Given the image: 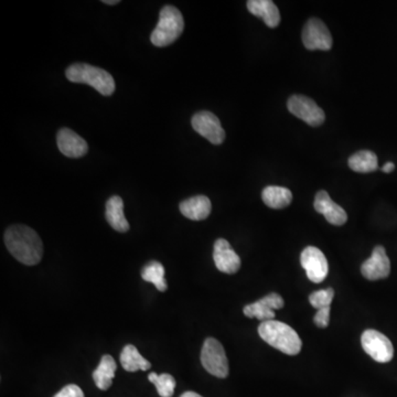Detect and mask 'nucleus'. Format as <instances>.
Returning a JSON list of instances; mask_svg holds the SVG:
<instances>
[{"instance_id":"obj_1","label":"nucleus","mask_w":397,"mask_h":397,"mask_svg":"<svg viewBox=\"0 0 397 397\" xmlns=\"http://www.w3.org/2000/svg\"><path fill=\"white\" fill-rule=\"evenodd\" d=\"M8 251L20 263L34 266L43 258V244L37 232L25 226H12L5 233Z\"/></svg>"},{"instance_id":"obj_2","label":"nucleus","mask_w":397,"mask_h":397,"mask_svg":"<svg viewBox=\"0 0 397 397\" xmlns=\"http://www.w3.org/2000/svg\"><path fill=\"white\" fill-rule=\"evenodd\" d=\"M258 335L266 344L285 354L297 355L302 350V342L298 333L293 328L276 320L259 324Z\"/></svg>"},{"instance_id":"obj_3","label":"nucleus","mask_w":397,"mask_h":397,"mask_svg":"<svg viewBox=\"0 0 397 397\" xmlns=\"http://www.w3.org/2000/svg\"><path fill=\"white\" fill-rule=\"evenodd\" d=\"M67 79L73 83H83L95 88L101 95L110 96L115 91V81L108 71L86 64L75 63L65 71Z\"/></svg>"},{"instance_id":"obj_4","label":"nucleus","mask_w":397,"mask_h":397,"mask_svg":"<svg viewBox=\"0 0 397 397\" xmlns=\"http://www.w3.org/2000/svg\"><path fill=\"white\" fill-rule=\"evenodd\" d=\"M184 28L182 14L173 6H165L159 14L157 27L152 32V43L163 48L175 43Z\"/></svg>"},{"instance_id":"obj_5","label":"nucleus","mask_w":397,"mask_h":397,"mask_svg":"<svg viewBox=\"0 0 397 397\" xmlns=\"http://www.w3.org/2000/svg\"><path fill=\"white\" fill-rule=\"evenodd\" d=\"M201 363L210 374L226 378L228 375V361L220 341L208 338L201 350Z\"/></svg>"},{"instance_id":"obj_6","label":"nucleus","mask_w":397,"mask_h":397,"mask_svg":"<svg viewBox=\"0 0 397 397\" xmlns=\"http://www.w3.org/2000/svg\"><path fill=\"white\" fill-rule=\"evenodd\" d=\"M361 344L368 354L380 363H387L394 357V348L389 339L376 330H365Z\"/></svg>"},{"instance_id":"obj_7","label":"nucleus","mask_w":397,"mask_h":397,"mask_svg":"<svg viewBox=\"0 0 397 397\" xmlns=\"http://www.w3.org/2000/svg\"><path fill=\"white\" fill-rule=\"evenodd\" d=\"M287 108L290 113L307 123L310 126L317 127L324 124L326 115L313 99L304 95H293L288 99Z\"/></svg>"},{"instance_id":"obj_8","label":"nucleus","mask_w":397,"mask_h":397,"mask_svg":"<svg viewBox=\"0 0 397 397\" xmlns=\"http://www.w3.org/2000/svg\"><path fill=\"white\" fill-rule=\"evenodd\" d=\"M302 43L308 50L329 51L333 40L327 25L318 18H311L302 30Z\"/></svg>"},{"instance_id":"obj_9","label":"nucleus","mask_w":397,"mask_h":397,"mask_svg":"<svg viewBox=\"0 0 397 397\" xmlns=\"http://www.w3.org/2000/svg\"><path fill=\"white\" fill-rule=\"evenodd\" d=\"M191 123L193 130L213 145L222 144L226 139V132L220 119L211 112H199L192 117Z\"/></svg>"},{"instance_id":"obj_10","label":"nucleus","mask_w":397,"mask_h":397,"mask_svg":"<svg viewBox=\"0 0 397 397\" xmlns=\"http://www.w3.org/2000/svg\"><path fill=\"white\" fill-rule=\"evenodd\" d=\"M300 263L311 282L319 284L327 277L329 265L324 254L319 248L315 246L304 248L300 256Z\"/></svg>"},{"instance_id":"obj_11","label":"nucleus","mask_w":397,"mask_h":397,"mask_svg":"<svg viewBox=\"0 0 397 397\" xmlns=\"http://www.w3.org/2000/svg\"><path fill=\"white\" fill-rule=\"evenodd\" d=\"M284 304V299L280 295L272 293L264 298L245 306L243 313L248 318H256L262 322H269L275 319V310L282 309Z\"/></svg>"},{"instance_id":"obj_12","label":"nucleus","mask_w":397,"mask_h":397,"mask_svg":"<svg viewBox=\"0 0 397 397\" xmlns=\"http://www.w3.org/2000/svg\"><path fill=\"white\" fill-rule=\"evenodd\" d=\"M361 273L369 280H378L389 277L391 262L383 246H376L372 255L361 266Z\"/></svg>"},{"instance_id":"obj_13","label":"nucleus","mask_w":397,"mask_h":397,"mask_svg":"<svg viewBox=\"0 0 397 397\" xmlns=\"http://www.w3.org/2000/svg\"><path fill=\"white\" fill-rule=\"evenodd\" d=\"M213 259L219 271L226 274H235L241 268V258L234 251L230 243L224 239H219L215 243Z\"/></svg>"},{"instance_id":"obj_14","label":"nucleus","mask_w":397,"mask_h":397,"mask_svg":"<svg viewBox=\"0 0 397 397\" xmlns=\"http://www.w3.org/2000/svg\"><path fill=\"white\" fill-rule=\"evenodd\" d=\"M313 206L315 211L324 215L326 220L333 226H344V223L347 222V212L344 211V208L333 202L328 192L324 190L317 193Z\"/></svg>"},{"instance_id":"obj_15","label":"nucleus","mask_w":397,"mask_h":397,"mask_svg":"<svg viewBox=\"0 0 397 397\" xmlns=\"http://www.w3.org/2000/svg\"><path fill=\"white\" fill-rule=\"evenodd\" d=\"M57 144L60 152L69 158H80L86 155L88 143L70 128L60 130L57 135Z\"/></svg>"},{"instance_id":"obj_16","label":"nucleus","mask_w":397,"mask_h":397,"mask_svg":"<svg viewBox=\"0 0 397 397\" xmlns=\"http://www.w3.org/2000/svg\"><path fill=\"white\" fill-rule=\"evenodd\" d=\"M180 212L187 219L193 221L206 220L211 213V201L206 195H197L180 203Z\"/></svg>"},{"instance_id":"obj_17","label":"nucleus","mask_w":397,"mask_h":397,"mask_svg":"<svg viewBox=\"0 0 397 397\" xmlns=\"http://www.w3.org/2000/svg\"><path fill=\"white\" fill-rule=\"evenodd\" d=\"M248 9L254 16L262 18L269 28H276L280 23L278 8L272 0H250Z\"/></svg>"},{"instance_id":"obj_18","label":"nucleus","mask_w":397,"mask_h":397,"mask_svg":"<svg viewBox=\"0 0 397 397\" xmlns=\"http://www.w3.org/2000/svg\"><path fill=\"white\" fill-rule=\"evenodd\" d=\"M105 217H106L108 224L115 231L125 233L130 230V224H128V221L126 220L124 215V202L119 195H114L108 199V203H106Z\"/></svg>"},{"instance_id":"obj_19","label":"nucleus","mask_w":397,"mask_h":397,"mask_svg":"<svg viewBox=\"0 0 397 397\" xmlns=\"http://www.w3.org/2000/svg\"><path fill=\"white\" fill-rule=\"evenodd\" d=\"M116 369L117 364L113 357L106 354L101 359L99 366L93 373L94 382L99 389L106 391L110 389L113 384V378H115Z\"/></svg>"},{"instance_id":"obj_20","label":"nucleus","mask_w":397,"mask_h":397,"mask_svg":"<svg viewBox=\"0 0 397 397\" xmlns=\"http://www.w3.org/2000/svg\"><path fill=\"white\" fill-rule=\"evenodd\" d=\"M262 199L272 208H284L293 201V193L284 187H266L262 192Z\"/></svg>"},{"instance_id":"obj_21","label":"nucleus","mask_w":397,"mask_h":397,"mask_svg":"<svg viewBox=\"0 0 397 397\" xmlns=\"http://www.w3.org/2000/svg\"><path fill=\"white\" fill-rule=\"evenodd\" d=\"M121 364L128 372H136L139 370L147 371L152 368L150 362L139 353V350L132 344H127L121 353Z\"/></svg>"},{"instance_id":"obj_22","label":"nucleus","mask_w":397,"mask_h":397,"mask_svg":"<svg viewBox=\"0 0 397 397\" xmlns=\"http://www.w3.org/2000/svg\"><path fill=\"white\" fill-rule=\"evenodd\" d=\"M378 157L370 150H361L349 158V167L353 171L369 173L375 171L378 167Z\"/></svg>"},{"instance_id":"obj_23","label":"nucleus","mask_w":397,"mask_h":397,"mask_svg":"<svg viewBox=\"0 0 397 397\" xmlns=\"http://www.w3.org/2000/svg\"><path fill=\"white\" fill-rule=\"evenodd\" d=\"M141 277L145 282L155 285V287L159 291H166L167 282L166 279H165V267L161 263L152 261L149 264L146 265L141 272Z\"/></svg>"},{"instance_id":"obj_24","label":"nucleus","mask_w":397,"mask_h":397,"mask_svg":"<svg viewBox=\"0 0 397 397\" xmlns=\"http://www.w3.org/2000/svg\"><path fill=\"white\" fill-rule=\"evenodd\" d=\"M148 380L156 386L158 394L161 397H171L175 393L176 380L168 373L160 375L155 372L150 373L148 375Z\"/></svg>"},{"instance_id":"obj_25","label":"nucleus","mask_w":397,"mask_h":397,"mask_svg":"<svg viewBox=\"0 0 397 397\" xmlns=\"http://www.w3.org/2000/svg\"><path fill=\"white\" fill-rule=\"evenodd\" d=\"M333 296H335V291H333V288L317 290V291L310 295L309 302L317 310L330 308L333 300Z\"/></svg>"},{"instance_id":"obj_26","label":"nucleus","mask_w":397,"mask_h":397,"mask_svg":"<svg viewBox=\"0 0 397 397\" xmlns=\"http://www.w3.org/2000/svg\"><path fill=\"white\" fill-rule=\"evenodd\" d=\"M53 397H85L82 389L75 384H70L63 387L58 394Z\"/></svg>"},{"instance_id":"obj_27","label":"nucleus","mask_w":397,"mask_h":397,"mask_svg":"<svg viewBox=\"0 0 397 397\" xmlns=\"http://www.w3.org/2000/svg\"><path fill=\"white\" fill-rule=\"evenodd\" d=\"M315 326L319 328H327L329 326L330 322V308H324V309H319L315 313V318H313Z\"/></svg>"},{"instance_id":"obj_28","label":"nucleus","mask_w":397,"mask_h":397,"mask_svg":"<svg viewBox=\"0 0 397 397\" xmlns=\"http://www.w3.org/2000/svg\"><path fill=\"white\" fill-rule=\"evenodd\" d=\"M394 169L395 165L393 164V163H386V164L384 165L383 168H382V170H383V172H385V173H389V172L393 171Z\"/></svg>"},{"instance_id":"obj_29","label":"nucleus","mask_w":397,"mask_h":397,"mask_svg":"<svg viewBox=\"0 0 397 397\" xmlns=\"http://www.w3.org/2000/svg\"><path fill=\"white\" fill-rule=\"evenodd\" d=\"M180 397H202L201 395L197 394V393H195V392H186V393H183Z\"/></svg>"},{"instance_id":"obj_30","label":"nucleus","mask_w":397,"mask_h":397,"mask_svg":"<svg viewBox=\"0 0 397 397\" xmlns=\"http://www.w3.org/2000/svg\"><path fill=\"white\" fill-rule=\"evenodd\" d=\"M103 3L106 5H117L119 3V0H103Z\"/></svg>"}]
</instances>
